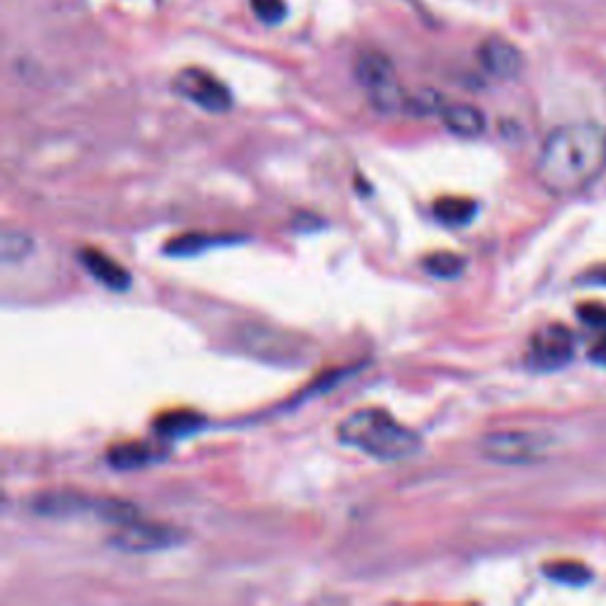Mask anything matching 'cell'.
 Instances as JSON below:
<instances>
[{
	"label": "cell",
	"instance_id": "cell-7",
	"mask_svg": "<svg viewBox=\"0 0 606 606\" xmlns=\"http://www.w3.org/2000/svg\"><path fill=\"white\" fill-rule=\"evenodd\" d=\"M479 62L495 79H517L524 69V55L519 53V48L498 36L486 38L481 43Z\"/></svg>",
	"mask_w": 606,
	"mask_h": 606
},
{
	"label": "cell",
	"instance_id": "cell-5",
	"mask_svg": "<svg viewBox=\"0 0 606 606\" xmlns=\"http://www.w3.org/2000/svg\"><path fill=\"white\" fill-rule=\"evenodd\" d=\"M173 88H176L178 95H183L185 100L195 102L197 107H202L206 112L223 114L232 105L230 90L225 88V83L218 81L214 74L197 69V67H190V69L180 72L176 76Z\"/></svg>",
	"mask_w": 606,
	"mask_h": 606
},
{
	"label": "cell",
	"instance_id": "cell-16",
	"mask_svg": "<svg viewBox=\"0 0 606 606\" xmlns=\"http://www.w3.org/2000/svg\"><path fill=\"white\" fill-rule=\"evenodd\" d=\"M254 15L259 17L263 24H280L287 17V3L285 0H252Z\"/></svg>",
	"mask_w": 606,
	"mask_h": 606
},
{
	"label": "cell",
	"instance_id": "cell-1",
	"mask_svg": "<svg viewBox=\"0 0 606 606\" xmlns=\"http://www.w3.org/2000/svg\"><path fill=\"white\" fill-rule=\"evenodd\" d=\"M606 169V131L597 124L559 126L545 138L536 178L550 195L569 197L590 188Z\"/></svg>",
	"mask_w": 606,
	"mask_h": 606
},
{
	"label": "cell",
	"instance_id": "cell-2",
	"mask_svg": "<svg viewBox=\"0 0 606 606\" xmlns=\"http://www.w3.org/2000/svg\"><path fill=\"white\" fill-rule=\"evenodd\" d=\"M339 441L351 446L360 453L384 462L405 460L415 455L422 441L420 434L396 422L389 412L379 408L356 410L339 424Z\"/></svg>",
	"mask_w": 606,
	"mask_h": 606
},
{
	"label": "cell",
	"instance_id": "cell-3",
	"mask_svg": "<svg viewBox=\"0 0 606 606\" xmlns=\"http://www.w3.org/2000/svg\"><path fill=\"white\" fill-rule=\"evenodd\" d=\"M550 441L528 431L488 434L481 441V455L498 464H533L547 457Z\"/></svg>",
	"mask_w": 606,
	"mask_h": 606
},
{
	"label": "cell",
	"instance_id": "cell-20",
	"mask_svg": "<svg viewBox=\"0 0 606 606\" xmlns=\"http://www.w3.org/2000/svg\"><path fill=\"white\" fill-rule=\"evenodd\" d=\"M590 280H592V282H599V285L606 287V266L599 268V270H595V273L590 275Z\"/></svg>",
	"mask_w": 606,
	"mask_h": 606
},
{
	"label": "cell",
	"instance_id": "cell-11",
	"mask_svg": "<svg viewBox=\"0 0 606 606\" xmlns=\"http://www.w3.org/2000/svg\"><path fill=\"white\" fill-rule=\"evenodd\" d=\"M434 214L441 223L450 228H462L476 216V204L464 197H443L434 204Z\"/></svg>",
	"mask_w": 606,
	"mask_h": 606
},
{
	"label": "cell",
	"instance_id": "cell-14",
	"mask_svg": "<svg viewBox=\"0 0 606 606\" xmlns=\"http://www.w3.org/2000/svg\"><path fill=\"white\" fill-rule=\"evenodd\" d=\"M424 270L441 280H453L464 270V259L453 252H436L424 259Z\"/></svg>",
	"mask_w": 606,
	"mask_h": 606
},
{
	"label": "cell",
	"instance_id": "cell-19",
	"mask_svg": "<svg viewBox=\"0 0 606 606\" xmlns=\"http://www.w3.org/2000/svg\"><path fill=\"white\" fill-rule=\"evenodd\" d=\"M588 358H590V363H595L599 368H606V332L602 334V337L595 344L590 346Z\"/></svg>",
	"mask_w": 606,
	"mask_h": 606
},
{
	"label": "cell",
	"instance_id": "cell-4",
	"mask_svg": "<svg viewBox=\"0 0 606 606\" xmlns=\"http://www.w3.org/2000/svg\"><path fill=\"white\" fill-rule=\"evenodd\" d=\"M576 353V339L569 327L545 325L540 327L528 344V365L540 372H552L571 363Z\"/></svg>",
	"mask_w": 606,
	"mask_h": 606
},
{
	"label": "cell",
	"instance_id": "cell-9",
	"mask_svg": "<svg viewBox=\"0 0 606 606\" xmlns=\"http://www.w3.org/2000/svg\"><path fill=\"white\" fill-rule=\"evenodd\" d=\"M441 119L450 133L462 138L481 136L486 128L483 112L474 105H464V102H460V105H446L441 109Z\"/></svg>",
	"mask_w": 606,
	"mask_h": 606
},
{
	"label": "cell",
	"instance_id": "cell-17",
	"mask_svg": "<svg viewBox=\"0 0 606 606\" xmlns=\"http://www.w3.org/2000/svg\"><path fill=\"white\" fill-rule=\"evenodd\" d=\"M199 427V417L197 415H166L164 420L157 422V431L162 436H178V434H188L192 429Z\"/></svg>",
	"mask_w": 606,
	"mask_h": 606
},
{
	"label": "cell",
	"instance_id": "cell-8",
	"mask_svg": "<svg viewBox=\"0 0 606 606\" xmlns=\"http://www.w3.org/2000/svg\"><path fill=\"white\" fill-rule=\"evenodd\" d=\"M79 261L88 273L93 275L100 285H105L107 289L124 292V289H128V285H131V275H128V270L121 268L114 259H109L107 254L88 247V249L79 252Z\"/></svg>",
	"mask_w": 606,
	"mask_h": 606
},
{
	"label": "cell",
	"instance_id": "cell-18",
	"mask_svg": "<svg viewBox=\"0 0 606 606\" xmlns=\"http://www.w3.org/2000/svg\"><path fill=\"white\" fill-rule=\"evenodd\" d=\"M580 320L585 322L588 327H595L599 332H606V306L604 304H585L578 308Z\"/></svg>",
	"mask_w": 606,
	"mask_h": 606
},
{
	"label": "cell",
	"instance_id": "cell-15",
	"mask_svg": "<svg viewBox=\"0 0 606 606\" xmlns=\"http://www.w3.org/2000/svg\"><path fill=\"white\" fill-rule=\"evenodd\" d=\"M31 247H34V244L27 235H22V232L5 230V235H3V261L5 263L20 261L27 254H31Z\"/></svg>",
	"mask_w": 606,
	"mask_h": 606
},
{
	"label": "cell",
	"instance_id": "cell-10",
	"mask_svg": "<svg viewBox=\"0 0 606 606\" xmlns=\"http://www.w3.org/2000/svg\"><path fill=\"white\" fill-rule=\"evenodd\" d=\"M356 79L368 90H375L384 83L396 81L391 60L382 53H365L356 62Z\"/></svg>",
	"mask_w": 606,
	"mask_h": 606
},
{
	"label": "cell",
	"instance_id": "cell-12",
	"mask_svg": "<svg viewBox=\"0 0 606 606\" xmlns=\"http://www.w3.org/2000/svg\"><path fill=\"white\" fill-rule=\"evenodd\" d=\"M107 460L114 469L133 472V469L145 467V464L152 460V450L143 443H121L109 450Z\"/></svg>",
	"mask_w": 606,
	"mask_h": 606
},
{
	"label": "cell",
	"instance_id": "cell-13",
	"mask_svg": "<svg viewBox=\"0 0 606 606\" xmlns=\"http://www.w3.org/2000/svg\"><path fill=\"white\" fill-rule=\"evenodd\" d=\"M547 578H552L554 583L562 585H571V588H580L592 580V573L585 564L578 562H554L545 566Z\"/></svg>",
	"mask_w": 606,
	"mask_h": 606
},
{
	"label": "cell",
	"instance_id": "cell-6",
	"mask_svg": "<svg viewBox=\"0 0 606 606\" xmlns=\"http://www.w3.org/2000/svg\"><path fill=\"white\" fill-rule=\"evenodd\" d=\"M180 540H183V536L171 526L133 519L116 526V533L109 538V543L121 552L143 554V552H159L166 547H173L180 543Z\"/></svg>",
	"mask_w": 606,
	"mask_h": 606
}]
</instances>
